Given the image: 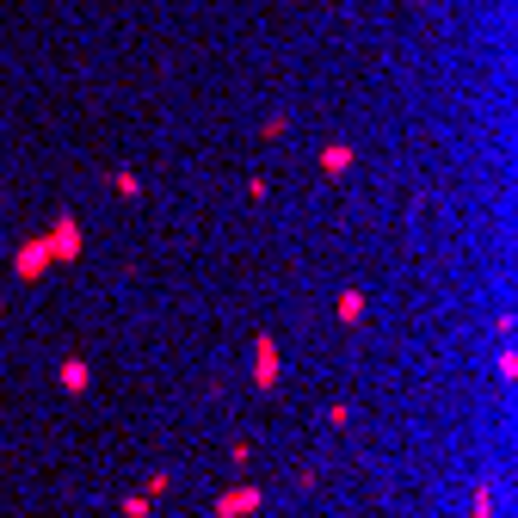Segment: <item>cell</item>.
Instances as JSON below:
<instances>
[{
    "instance_id": "obj_1",
    "label": "cell",
    "mask_w": 518,
    "mask_h": 518,
    "mask_svg": "<svg viewBox=\"0 0 518 518\" xmlns=\"http://www.w3.org/2000/svg\"><path fill=\"white\" fill-rule=\"evenodd\" d=\"M43 241H50V259H56V266H74V259L87 253V241H80V222H74L69 210H62V216L43 229Z\"/></svg>"
},
{
    "instance_id": "obj_2",
    "label": "cell",
    "mask_w": 518,
    "mask_h": 518,
    "mask_svg": "<svg viewBox=\"0 0 518 518\" xmlns=\"http://www.w3.org/2000/svg\"><path fill=\"white\" fill-rule=\"evenodd\" d=\"M259 506H266V494H259L253 482H235V487H222V494H216V506H210V513H216V518H253Z\"/></svg>"
},
{
    "instance_id": "obj_3",
    "label": "cell",
    "mask_w": 518,
    "mask_h": 518,
    "mask_svg": "<svg viewBox=\"0 0 518 518\" xmlns=\"http://www.w3.org/2000/svg\"><path fill=\"white\" fill-rule=\"evenodd\" d=\"M43 272H56V259H50V241H43V235H32V241H19V253H13V278H25V284H37Z\"/></svg>"
},
{
    "instance_id": "obj_4",
    "label": "cell",
    "mask_w": 518,
    "mask_h": 518,
    "mask_svg": "<svg viewBox=\"0 0 518 518\" xmlns=\"http://www.w3.org/2000/svg\"><path fill=\"white\" fill-rule=\"evenodd\" d=\"M278 377H284L278 340H272V334H253V389H278Z\"/></svg>"
},
{
    "instance_id": "obj_5",
    "label": "cell",
    "mask_w": 518,
    "mask_h": 518,
    "mask_svg": "<svg viewBox=\"0 0 518 518\" xmlns=\"http://www.w3.org/2000/svg\"><path fill=\"white\" fill-rule=\"evenodd\" d=\"M334 321H340V327H358V321H364V290H340V297H334Z\"/></svg>"
},
{
    "instance_id": "obj_6",
    "label": "cell",
    "mask_w": 518,
    "mask_h": 518,
    "mask_svg": "<svg viewBox=\"0 0 518 518\" xmlns=\"http://www.w3.org/2000/svg\"><path fill=\"white\" fill-rule=\"evenodd\" d=\"M56 377H62V389H69V395H87L93 371H87V358H62V371H56Z\"/></svg>"
},
{
    "instance_id": "obj_7",
    "label": "cell",
    "mask_w": 518,
    "mask_h": 518,
    "mask_svg": "<svg viewBox=\"0 0 518 518\" xmlns=\"http://www.w3.org/2000/svg\"><path fill=\"white\" fill-rule=\"evenodd\" d=\"M321 173H327V179L352 173V148H345V142H327V148H321Z\"/></svg>"
},
{
    "instance_id": "obj_8",
    "label": "cell",
    "mask_w": 518,
    "mask_h": 518,
    "mask_svg": "<svg viewBox=\"0 0 518 518\" xmlns=\"http://www.w3.org/2000/svg\"><path fill=\"white\" fill-rule=\"evenodd\" d=\"M463 518H494V487H487V482L469 487V513H463Z\"/></svg>"
},
{
    "instance_id": "obj_9",
    "label": "cell",
    "mask_w": 518,
    "mask_h": 518,
    "mask_svg": "<svg viewBox=\"0 0 518 518\" xmlns=\"http://www.w3.org/2000/svg\"><path fill=\"white\" fill-rule=\"evenodd\" d=\"M118 513H124V518H155V500H148V494H124Z\"/></svg>"
},
{
    "instance_id": "obj_10",
    "label": "cell",
    "mask_w": 518,
    "mask_h": 518,
    "mask_svg": "<svg viewBox=\"0 0 518 518\" xmlns=\"http://www.w3.org/2000/svg\"><path fill=\"white\" fill-rule=\"evenodd\" d=\"M111 192H118V198H137L142 179H137V173H111Z\"/></svg>"
},
{
    "instance_id": "obj_11",
    "label": "cell",
    "mask_w": 518,
    "mask_h": 518,
    "mask_svg": "<svg viewBox=\"0 0 518 518\" xmlns=\"http://www.w3.org/2000/svg\"><path fill=\"white\" fill-rule=\"evenodd\" d=\"M0 315H6V303H0Z\"/></svg>"
}]
</instances>
